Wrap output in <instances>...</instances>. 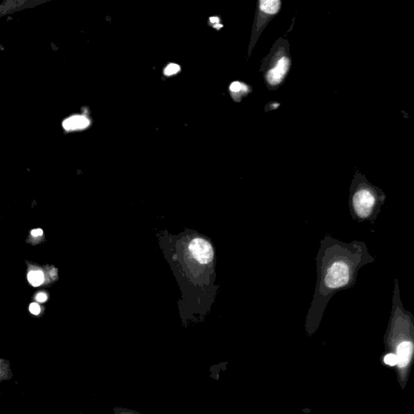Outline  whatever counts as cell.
Here are the masks:
<instances>
[{
	"mask_svg": "<svg viewBox=\"0 0 414 414\" xmlns=\"http://www.w3.org/2000/svg\"><path fill=\"white\" fill-rule=\"evenodd\" d=\"M375 260L363 242L345 243L325 235L316 256L317 279L309 321L317 324L332 297L340 290L352 287L359 269Z\"/></svg>",
	"mask_w": 414,
	"mask_h": 414,
	"instance_id": "1",
	"label": "cell"
},
{
	"mask_svg": "<svg viewBox=\"0 0 414 414\" xmlns=\"http://www.w3.org/2000/svg\"><path fill=\"white\" fill-rule=\"evenodd\" d=\"M350 191L349 206L353 219L374 223L386 199L385 193L359 172L355 173Z\"/></svg>",
	"mask_w": 414,
	"mask_h": 414,
	"instance_id": "2",
	"label": "cell"
},
{
	"mask_svg": "<svg viewBox=\"0 0 414 414\" xmlns=\"http://www.w3.org/2000/svg\"><path fill=\"white\" fill-rule=\"evenodd\" d=\"M292 65L290 44L285 39L279 38L272 47L269 54L262 60L260 72L267 88L276 91L285 82Z\"/></svg>",
	"mask_w": 414,
	"mask_h": 414,
	"instance_id": "3",
	"label": "cell"
},
{
	"mask_svg": "<svg viewBox=\"0 0 414 414\" xmlns=\"http://www.w3.org/2000/svg\"><path fill=\"white\" fill-rule=\"evenodd\" d=\"M282 5L283 2L281 0H258L252 31L251 42L249 45V56L251 55L253 48L263 30L277 15H279L281 11Z\"/></svg>",
	"mask_w": 414,
	"mask_h": 414,
	"instance_id": "4",
	"label": "cell"
},
{
	"mask_svg": "<svg viewBox=\"0 0 414 414\" xmlns=\"http://www.w3.org/2000/svg\"><path fill=\"white\" fill-rule=\"evenodd\" d=\"M189 250L193 258L201 264H208L214 257V251L209 243L201 238L193 239L189 244Z\"/></svg>",
	"mask_w": 414,
	"mask_h": 414,
	"instance_id": "5",
	"label": "cell"
},
{
	"mask_svg": "<svg viewBox=\"0 0 414 414\" xmlns=\"http://www.w3.org/2000/svg\"><path fill=\"white\" fill-rule=\"evenodd\" d=\"M231 97L235 102H240L244 97L253 92L251 87L241 81H234L229 86Z\"/></svg>",
	"mask_w": 414,
	"mask_h": 414,
	"instance_id": "6",
	"label": "cell"
},
{
	"mask_svg": "<svg viewBox=\"0 0 414 414\" xmlns=\"http://www.w3.org/2000/svg\"><path fill=\"white\" fill-rule=\"evenodd\" d=\"M414 345L410 341H403L400 343L396 350V357L398 359V365L400 367L407 366L412 356Z\"/></svg>",
	"mask_w": 414,
	"mask_h": 414,
	"instance_id": "7",
	"label": "cell"
},
{
	"mask_svg": "<svg viewBox=\"0 0 414 414\" xmlns=\"http://www.w3.org/2000/svg\"><path fill=\"white\" fill-rule=\"evenodd\" d=\"M90 122L88 118L83 116H74L67 118L63 122V127L67 130H75L87 128L89 126Z\"/></svg>",
	"mask_w": 414,
	"mask_h": 414,
	"instance_id": "8",
	"label": "cell"
},
{
	"mask_svg": "<svg viewBox=\"0 0 414 414\" xmlns=\"http://www.w3.org/2000/svg\"><path fill=\"white\" fill-rule=\"evenodd\" d=\"M44 280V273L41 270H32L28 273V281L32 286H39L42 285Z\"/></svg>",
	"mask_w": 414,
	"mask_h": 414,
	"instance_id": "9",
	"label": "cell"
},
{
	"mask_svg": "<svg viewBox=\"0 0 414 414\" xmlns=\"http://www.w3.org/2000/svg\"><path fill=\"white\" fill-rule=\"evenodd\" d=\"M180 70H181V68H180L178 64L172 63V64L167 66V67L163 71V73L167 76H174V75L178 74V72H180Z\"/></svg>",
	"mask_w": 414,
	"mask_h": 414,
	"instance_id": "10",
	"label": "cell"
},
{
	"mask_svg": "<svg viewBox=\"0 0 414 414\" xmlns=\"http://www.w3.org/2000/svg\"><path fill=\"white\" fill-rule=\"evenodd\" d=\"M385 362L389 366H395L396 364H398V359L396 355L394 354H389L386 355L385 358Z\"/></svg>",
	"mask_w": 414,
	"mask_h": 414,
	"instance_id": "11",
	"label": "cell"
},
{
	"mask_svg": "<svg viewBox=\"0 0 414 414\" xmlns=\"http://www.w3.org/2000/svg\"><path fill=\"white\" fill-rule=\"evenodd\" d=\"M29 310L30 312L33 315H39L40 312H41V307L39 306V304L32 303V304H30Z\"/></svg>",
	"mask_w": 414,
	"mask_h": 414,
	"instance_id": "12",
	"label": "cell"
},
{
	"mask_svg": "<svg viewBox=\"0 0 414 414\" xmlns=\"http://www.w3.org/2000/svg\"><path fill=\"white\" fill-rule=\"evenodd\" d=\"M280 105H281V104L279 103V102H269V103L267 104L265 109L266 112H268V111L275 110L277 108H279V107H280Z\"/></svg>",
	"mask_w": 414,
	"mask_h": 414,
	"instance_id": "13",
	"label": "cell"
},
{
	"mask_svg": "<svg viewBox=\"0 0 414 414\" xmlns=\"http://www.w3.org/2000/svg\"><path fill=\"white\" fill-rule=\"evenodd\" d=\"M36 300L40 303H44L47 300V295L45 293H38L36 296Z\"/></svg>",
	"mask_w": 414,
	"mask_h": 414,
	"instance_id": "14",
	"label": "cell"
},
{
	"mask_svg": "<svg viewBox=\"0 0 414 414\" xmlns=\"http://www.w3.org/2000/svg\"><path fill=\"white\" fill-rule=\"evenodd\" d=\"M42 235H43V231L42 229H34V230L32 231V236H42Z\"/></svg>",
	"mask_w": 414,
	"mask_h": 414,
	"instance_id": "15",
	"label": "cell"
}]
</instances>
